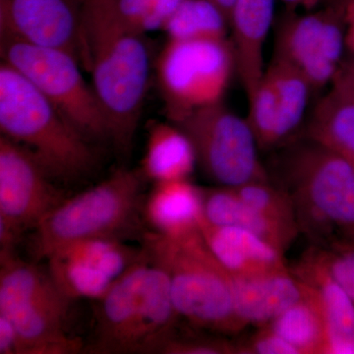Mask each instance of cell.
Segmentation results:
<instances>
[{
    "mask_svg": "<svg viewBox=\"0 0 354 354\" xmlns=\"http://www.w3.org/2000/svg\"><path fill=\"white\" fill-rule=\"evenodd\" d=\"M83 67L106 120L111 142L122 153L131 149L150 76L145 32L120 15L115 0H85Z\"/></svg>",
    "mask_w": 354,
    "mask_h": 354,
    "instance_id": "obj_1",
    "label": "cell"
},
{
    "mask_svg": "<svg viewBox=\"0 0 354 354\" xmlns=\"http://www.w3.org/2000/svg\"><path fill=\"white\" fill-rule=\"evenodd\" d=\"M299 232L316 246L354 239V164L307 138L286 149L276 167Z\"/></svg>",
    "mask_w": 354,
    "mask_h": 354,
    "instance_id": "obj_2",
    "label": "cell"
},
{
    "mask_svg": "<svg viewBox=\"0 0 354 354\" xmlns=\"http://www.w3.org/2000/svg\"><path fill=\"white\" fill-rule=\"evenodd\" d=\"M99 301L92 353H157L176 330L169 274L145 248Z\"/></svg>",
    "mask_w": 354,
    "mask_h": 354,
    "instance_id": "obj_3",
    "label": "cell"
},
{
    "mask_svg": "<svg viewBox=\"0 0 354 354\" xmlns=\"http://www.w3.org/2000/svg\"><path fill=\"white\" fill-rule=\"evenodd\" d=\"M0 131L25 149L55 181L75 183L97 158L91 142L17 70L0 66Z\"/></svg>",
    "mask_w": 354,
    "mask_h": 354,
    "instance_id": "obj_4",
    "label": "cell"
},
{
    "mask_svg": "<svg viewBox=\"0 0 354 354\" xmlns=\"http://www.w3.org/2000/svg\"><path fill=\"white\" fill-rule=\"evenodd\" d=\"M144 248L169 274L179 318L218 334L234 335L245 328L235 312L230 274L200 230L176 237L153 232L145 235Z\"/></svg>",
    "mask_w": 354,
    "mask_h": 354,
    "instance_id": "obj_5",
    "label": "cell"
},
{
    "mask_svg": "<svg viewBox=\"0 0 354 354\" xmlns=\"http://www.w3.org/2000/svg\"><path fill=\"white\" fill-rule=\"evenodd\" d=\"M141 171L118 169L109 178L64 201L35 228L31 251L46 259L71 242L92 237H120L133 227L141 208Z\"/></svg>",
    "mask_w": 354,
    "mask_h": 354,
    "instance_id": "obj_6",
    "label": "cell"
},
{
    "mask_svg": "<svg viewBox=\"0 0 354 354\" xmlns=\"http://www.w3.org/2000/svg\"><path fill=\"white\" fill-rule=\"evenodd\" d=\"M2 62L32 83L91 143L111 142L104 111L80 62L59 48L30 43L0 27Z\"/></svg>",
    "mask_w": 354,
    "mask_h": 354,
    "instance_id": "obj_7",
    "label": "cell"
},
{
    "mask_svg": "<svg viewBox=\"0 0 354 354\" xmlns=\"http://www.w3.org/2000/svg\"><path fill=\"white\" fill-rule=\"evenodd\" d=\"M156 71L167 118L179 122L198 109L223 102L236 71L232 41L167 39Z\"/></svg>",
    "mask_w": 354,
    "mask_h": 354,
    "instance_id": "obj_8",
    "label": "cell"
},
{
    "mask_svg": "<svg viewBox=\"0 0 354 354\" xmlns=\"http://www.w3.org/2000/svg\"><path fill=\"white\" fill-rule=\"evenodd\" d=\"M70 298L48 272L24 268L9 279L0 295V315L10 319L18 333V354L80 353L83 344L67 329Z\"/></svg>",
    "mask_w": 354,
    "mask_h": 354,
    "instance_id": "obj_9",
    "label": "cell"
},
{
    "mask_svg": "<svg viewBox=\"0 0 354 354\" xmlns=\"http://www.w3.org/2000/svg\"><path fill=\"white\" fill-rule=\"evenodd\" d=\"M174 124L189 137L197 165L214 183L239 187L270 180L248 121L230 111L223 102L198 109Z\"/></svg>",
    "mask_w": 354,
    "mask_h": 354,
    "instance_id": "obj_10",
    "label": "cell"
},
{
    "mask_svg": "<svg viewBox=\"0 0 354 354\" xmlns=\"http://www.w3.org/2000/svg\"><path fill=\"white\" fill-rule=\"evenodd\" d=\"M288 11L277 30L274 57L295 67L313 91L330 85L344 67V0L310 13Z\"/></svg>",
    "mask_w": 354,
    "mask_h": 354,
    "instance_id": "obj_11",
    "label": "cell"
},
{
    "mask_svg": "<svg viewBox=\"0 0 354 354\" xmlns=\"http://www.w3.org/2000/svg\"><path fill=\"white\" fill-rule=\"evenodd\" d=\"M65 198L25 149L0 137V250H13Z\"/></svg>",
    "mask_w": 354,
    "mask_h": 354,
    "instance_id": "obj_12",
    "label": "cell"
},
{
    "mask_svg": "<svg viewBox=\"0 0 354 354\" xmlns=\"http://www.w3.org/2000/svg\"><path fill=\"white\" fill-rule=\"evenodd\" d=\"M312 91L308 80L295 67L272 57L248 101L246 120L260 150L288 143L304 121Z\"/></svg>",
    "mask_w": 354,
    "mask_h": 354,
    "instance_id": "obj_13",
    "label": "cell"
},
{
    "mask_svg": "<svg viewBox=\"0 0 354 354\" xmlns=\"http://www.w3.org/2000/svg\"><path fill=\"white\" fill-rule=\"evenodd\" d=\"M85 0H0V27L39 46L71 53L83 65Z\"/></svg>",
    "mask_w": 354,
    "mask_h": 354,
    "instance_id": "obj_14",
    "label": "cell"
},
{
    "mask_svg": "<svg viewBox=\"0 0 354 354\" xmlns=\"http://www.w3.org/2000/svg\"><path fill=\"white\" fill-rule=\"evenodd\" d=\"M290 271L315 298L325 326L326 354H354V305L318 247H311Z\"/></svg>",
    "mask_w": 354,
    "mask_h": 354,
    "instance_id": "obj_15",
    "label": "cell"
},
{
    "mask_svg": "<svg viewBox=\"0 0 354 354\" xmlns=\"http://www.w3.org/2000/svg\"><path fill=\"white\" fill-rule=\"evenodd\" d=\"M230 281L235 312L245 327L269 325L306 295L290 268L255 276L230 274Z\"/></svg>",
    "mask_w": 354,
    "mask_h": 354,
    "instance_id": "obj_16",
    "label": "cell"
},
{
    "mask_svg": "<svg viewBox=\"0 0 354 354\" xmlns=\"http://www.w3.org/2000/svg\"><path fill=\"white\" fill-rule=\"evenodd\" d=\"M274 0H235L230 17L235 67L251 99L264 75V48L274 20Z\"/></svg>",
    "mask_w": 354,
    "mask_h": 354,
    "instance_id": "obj_17",
    "label": "cell"
},
{
    "mask_svg": "<svg viewBox=\"0 0 354 354\" xmlns=\"http://www.w3.org/2000/svg\"><path fill=\"white\" fill-rule=\"evenodd\" d=\"M199 230L211 252L230 274L255 276L288 268L281 251L252 232L211 225L203 218Z\"/></svg>",
    "mask_w": 354,
    "mask_h": 354,
    "instance_id": "obj_18",
    "label": "cell"
},
{
    "mask_svg": "<svg viewBox=\"0 0 354 354\" xmlns=\"http://www.w3.org/2000/svg\"><path fill=\"white\" fill-rule=\"evenodd\" d=\"M314 109L306 138L354 162V68L342 67Z\"/></svg>",
    "mask_w": 354,
    "mask_h": 354,
    "instance_id": "obj_19",
    "label": "cell"
},
{
    "mask_svg": "<svg viewBox=\"0 0 354 354\" xmlns=\"http://www.w3.org/2000/svg\"><path fill=\"white\" fill-rule=\"evenodd\" d=\"M202 218L211 225L239 227L252 232L283 253L299 234L295 228L263 215L246 204L232 187L225 186L202 189Z\"/></svg>",
    "mask_w": 354,
    "mask_h": 354,
    "instance_id": "obj_20",
    "label": "cell"
},
{
    "mask_svg": "<svg viewBox=\"0 0 354 354\" xmlns=\"http://www.w3.org/2000/svg\"><path fill=\"white\" fill-rule=\"evenodd\" d=\"M144 215L153 232L165 236H183L199 230L202 218V189L189 179L155 183Z\"/></svg>",
    "mask_w": 354,
    "mask_h": 354,
    "instance_id": "obj_21",
    "label": "cell"
},
{
    "mask_svg": "<svg viewBox=\"0 0 354 354\" xmlns=\"http://www.w3.org/2000/svg\"><path fill=\"white\" fill-rule=\"evenodd\" d=\"M197 165L189 137L174 123L153 122L149 128L141 174L153 183L188 179Z\"/></svg>",
    "mask_w": 354,
    "mask_h": 354,
    "instance_id": "obj_22",
    "label": "cell"
},
{
    "mask_svg": "<svg viewBox=\"0 0 354 354\" xmlns=\"http://www.w3.org/2000/svg\"><path fill=\"white\" fill-rule=\"evenodd\" d=\"M267 326L297 349L298 354H326L322 315L315 298L307 288L306 295L299 301Z\"/></svg>",
    "mask_w": 354,
    "mask_h": 354,
    "instance_id": "obj_23",
    "label": "cell"
},
{
    "mask_svg": "<svg viewBox=\"0 0 354 354\" xmlns=\"http://www.w3.org/2000/svg\"><path fill=\"white\" fill-rule=\"evenodd\" d=\"M142 252L123 243L120 237L102 236L71 242L53 253L82 262L115 281L139 259Z\"/></svg>",
    "mask_w": 354,
    "mask_h": 354,
    "instance_id": "obj_24",
    "label": "cell"
},
{
    "mask_svg": "<svg viewBox=\"0 0 354 354\" xmlns=\"http://www.w3.org/2000/svg\"><path fill=\"white\" fill-rule=\"evenodd\" d=\"M230 23L211 0H184L162 31L169 39H227Z\"/></svg>",
    "mask_w": 354,
    "mask_h": 354,
    "instance_id": "obj_25",
    "label": "cell"
},
{
    "mask_svg": "<svg viewBox=\"0 0 354 354\" xmlns=\"http://www.w3.org/2000/svg\"><path fill=\"white\" fill-rule=\"evenodd\" d=\"M51 279L70 299H101L114 283L106 274L79 261L53 253L46 259Z\"/></svg>",
    "mask_w": 354,
    "mask_h": 354,
    "instance_id": "obj_26",
    "label": "cell"
},
{
    "mask_svg": "<svg viewBox=\"0 0 354 354\" xmlns=\"http://www.w3.org/2000/svg\"><path fill=\"white\" fill-rule=\"evenodd\" d=\"M232 188L246 204L263 215L299 232L292 202L288 193L279 186L266 180L253 181Z\"/></svg>",
    "mask_w": 354,
    "mask_h": 354,
    "instance_id": "obj_27",
    "label": "cell"
},
{
    "mask_svg": "<svg viewBox=\"0 0 354 354\" xmlns=\"http://www.w3.org/2000/svg\"><path fill=\"white\" fill-rule=\"evenodd\" d=\"M162 354H236V344L220 337L179 335L176 330L158 348Z\"/></svg>",
    "mask_w": 354,
    "mask_h": 354,
    "instance_id": "obj_28",
    "label": "cell"
},
{
    "mask_svg": "<svg viewBox=\"0 0 354 354\" xmlns=\"http://www.w3.org/2000/svg\"><path fill=\"white\" fill-rule=\"evenodd\" d=\"M317 247L330 274L344 288L354 305V239H346L328 246Z\"/></svg>",
    "mask_w": 354,
    "mask_h": 354,
    "instance_id": "obj_29",
    "label": "cell"
},
{
    "mask_svg": "<svg viewBox=\"0 0 354 354\" xmlns=\"http://www.w3.org/2000/svg\"><path fill=\"white\" fill-rule=\"evenodd\" d=\"M235 344L236 354H298L297 349L269 326L260 327L257 333Z\"/></svg>",
    "mask_w": 354,
    "mask_h": 354,
    "instance_id": "obj_30",
    "label": "cell"
},
{
    "mask_svg": "<svg viewBox=\"0 0 354 354\" xmlns=\"http://www.w3.org/2000/svg\"><path fill=\"white\" fill-rule=\"evenodd\" d=\"M120 15L143 32L156 31L152 0H115Z\"/></svg>",
    "mask_w": 354,
    "mask_h": 354,
    "instance_id": "obj_31",
    "label": "cell"
},
{
    "mask_svg": "<svg viewBox=\"0 0 354 354\" xmlns=\"http://www.w3.org/2000/svg\"><path fill=\"white\" fill-rule=\"evenodd\" d=\"M18 333L10 319L0 315V354H18Z\"/></svg>",
    "mask_w": 354,
    "mask_h": 354,
    "instance_id": "obj_32",
    "label": "cell"
},
{
    "mask_svg": "<svg viewBox=\"0 0 354 354\" xmlns=\"http://www.w3.org/2000/svg\"><path fill=\"white\" fill-rule=\"evenodd\" d=\"M156 31H162L169 18L176 12L184 0H152Z\"/></svg>",
    "mask_w": 354,
    "mask_h": 354,
    "instance_id": "obj_33",
    "label": "cell"
},
{
    "mask_svg": "<svg viewBox=\"0 0 354 354\" xmlns=\"http://www.w3.org/2000/svg\"><path fill=\"white\" fill-rule=\"evenodd\" d=\"M344 23H346V50L351 53L354 68V0H344Z\"/></svg>",
    "mask_w": 354,
    "mask_h": 354,
    "instance_id": "obj_34",
    "label": "cell"
},
{
    "mask_svg": "<svg viewBox=\"0 0 354 354\" xmlns=\"http://www.w3.org/2000/svg\"><path fill=\"white\" fill-rule=\"evenodd\" d=\"M286 4V8L290 11H295L298 7L313 8L316 6L315 0H281Z\"/></svg>",
    "mask_w": 354,
    "mask_h": 354,
    "instance_id": "obj_35",
    "label": "cell"
},
{
    "mask_svg": "<svg viewBox=\"0 0 354 354\" xmlns=\"http://www.w3.org/2000/svg\"><path fill=\"white\" fill-rule=\"evenodd\" d=\"M213 2L223 11V13L227 17L228 23H230V13H232L235 0H213Z\"/></svg>",
    "mask_w": 354,
    "mask_h": 354,
    "instance_id": "obj_36",
    "label": "cell"
},
{
    "mask_svg": "<svg viewBox=\"0 0 354 354\" xmlns=\"http://www.w3.org/2000/svg\"><path fill=\"white\" fill-rule=\"evenodd\" d=\"M315 1H316V2H318V1H319V0H315Z\"/></svg>",
    "mask_w": 354,
    "mask_h": 354,
    "instance_id": "obj_37",
    "label": "cell"
},
{
    "mask_svg": "<svg viewBox=\"0 0 354 354\" xmlns=\"http://www.w3.org/2000/svg\"><path fill=\"white\" fill-rule=\"evenodd\" d=\"M211 1H213V0H211Z\"/></svg>",
    "mask_w": 354,
    "mask_h": 354,
    "instance_id": "obj_38",
    "label": "cell"
},
{
    "mask_svg": "<svg viewBox=\"0 0 354 354\" xmlns=\"http://www.w3.org/2000/svg\"><path fill=\"white\" fill-rule=\"evenodd\" d=\"M353 162V164H354V162Z\"/></svg>",
    "mask_w": 354,
    "mask_h": 354,
    "instance_id": "obj_39",
    "label": "cell"
}]
</instances>
